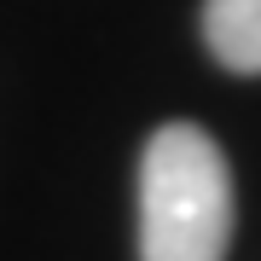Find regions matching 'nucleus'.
<instances>
[{
    "instance_id": "1",
    "label": "nucleus",
    "mask_w": 261,
    "mask_h": 261,
    "mask_svg": "<svg viewBox=\"0 0 261 261\" xmlns=\"http://www.w3.org/2000/svg\"><path fill=\"white\" fill-rule=\"evenodd\" d=\"M232 168L197 122H163L140 151V261H226Z\"/></svg>"
},
{
    "instance_id": "2",
    "label": "nucleus",
    "mask_w": 261,
    "mask_h": 261,
    "mask_svg": "<svg viewBox=\"0 0 261 261\" xmlns=\"http://www.w3.org/2000/svg\"><path fill=\"white\" fill-rule=\"evenodd\" d=\"M203 47L232 75H261V0H203Z\"/></svg>"
}]
</instances>
